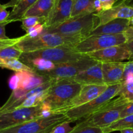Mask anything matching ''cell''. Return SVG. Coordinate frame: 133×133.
<instances>
[{
    "instance_id": "8fae6325",
    "label": "cell",
    "mask_w": 133,
    "mask_h": 133,
    "mask_svg": "<svg viewBox=\"0 0 133 133\" xmlns=\"http://www.w3.org/2000/svg\"><path fill=\"white\" fill-rule=\"evenodd\" d=\"M98 62H99L91 59L87 56L86 58L73 62L56 64L54 68L44 72L42 75H47L50 77L54 78L57 80L72 79L80 72L89 68Z\"/></svg>"
},
{
    "instance_id": "4fadbf2b",
    "label": "cell",
    "mask_w": 133,
    "mask_h": 133,
    "mask_svg": "<svg viewBox=\"0 0 133 133\" xmlns=\"http://www.w3.org/2000/svg\"><path fill=\"white\" fill-rule=\"evenodd\" d=\"M74 0H55L46 23V27H55L71 18Z\"/></svg>"
},
{
    "instance_id": "4316f807",
    "label": "cell",
    "mask_w": 133,
    "mask_h": 133,
    "mask_svg": "<svg viewBox=\"0 0 133 133\" xmlns=\"http://www.w3.org/2000/svg\"><path fill=\"white\" fill-rule=\"evenodd\" d=\"M46 18H39V17H27L21 19L22 28L24 31H27L29 29L38 24H45L46 23Z\"/></svg>"
},
{
    "instance_id": "cb8c5ba5",
    "label": "cell",
    "mask_w": 133,
    "mask_h": 133,
    "mask_svg": "<svg viewBox=\"0 0 133 133\" xmlns=\"http://www.w3.org/2000/svg\"><path fill=\"white\" fill-rule=\"evenodd\" d=\"M22 51L15 45L0 49V64L12 58H20Z\"/></svg>"
},
{
    "instance_id": "7a4b0ae2",
    "label": "cell",
    "mask_w": 133,
    "mask_h": 133,
    "mask_svg": "<svg viewBox=\"0 0 133 133\" xmlns=\"http://www.w3.org/2000/svg\"><path fill=\"white\" fill-rule=\"evenodd\" d=\"M86 38L82 35H66L58 33H44L33 38H28L23 35L15 45L22 53L58 47L75 48Z\"/></svg>"
},
{
    "instance_id": "6da1fadb",
    "label": "cell",
    "mask_w": 133,
    "mask_h": 133,
    "mask_svg": "<svg viewBox=\"0 0 133 133\" xmlns=\"http://www.w3.org/2000/svg\"><path fill=\"white\" fill-rule=\"evenodd\" d=\"M82 85L72 79L57 80L49 88L43 102L48 112H66L80 92Z\"/></svg>"
},
{
    "instance_id": "9a60e30c",
    "label": "cell",
    "mask_w": 133,
    "mask_h": 133,
    "mask_svg": "<svg viewBox=\"0 0 133 133\" xmlns=\"http://www.w3.org/2000/svg\"><path fill=\"white\" fill-rule=\"evenodd\" d=\"M126 62H108L102 63L104 83L107 86L121 84L123 77Z\"/></svg>"
},
{
    "instance_id": "d590c367",
    "label": "cell",
    "mask_w": 133,
    "mask_h": 133,
    "mask_svg": "<svg viewBox=\"0 0 133 133\" xmlns=\"http://www.w3.org/2000/svg\"><path fill=\"white\" fill-rule=\"evenodd\" d=\"M123 46L128 49L130 53V60L133 59V41L130 42H126L123 44Z\"/></svg>"
},
{
    "instance_id": "ba28073f",
    "label": "cell",
    "mask_w": 133,
    "mask_h": 133,
    "mask_svg": "<svg viewBox=\"0 0 133 133\" xmlns=\"http://www.w3.org/2000/svg\"><path fill=\"white\" fill-rule=\"evenodd\" d=\"M121 85L122 84L108 86L106 90L99 97L87 103L70 109L66 111L65 114L71 122L87 118L112 99L117 97Z\"/></svg>"
},
{
    "instance_id": "ac0fdd59",
    "label": "cell",
    "mask_w": 133,
    "mask_h": 133,
    "mask_svg": "<svg viewBox=\"0 0 133 133\" xmlns=\"http://www.w3.org/2000/svg\"><path fill=\"white\" fill-rule=\"evenodd\" d=\"M129 26L130 19H116L95 27L89 36L123 33Z\"/></svg>"
},
{
    "instance_id": "1f68e13d",
    "label": "cell",
    "mask_w": 133,
    "mask_h": 133,
    "mask_svg": "<svg viewBox=\"0 0 133 133\" xmlns=\"http://www.w3.org/2000/svg\"><path fill=\"white\" fill-rule=\"evenodd\" d=\"M120 0H99L101 5L102 11L110 9L114 6L115 3Z\"/></svg>"
},
{
    "instance_id": "d6986e66",
    "label": "cell",
    "mask_w": 133,
    "mask_h": 133,
    "mask_svg": "<svg viewBox=\"0 0 133 133\" xmlns=\"http://www.w3.org/2000/svg\"><path fill=\"white\" fill-rule=\"evenodd\" d=\"M55 0H37L27 11L25 13L23 18L27 17H39L48 18Z\"/></svg>"
},
{
    "instance_id": "836d02e7",
    "label": "cell",
    "mask_w": 133,
    "mask_h": 133,
    "mask_svg": "<svg viewBox=\"0 0 133 133\" xmlns=\"http://www.w3.org/2000/svg\"><path fill=\"white\" fill-rule=\"evenodd\" d=\"M123 33L126 38V42L133 41V25L129 26Z\"/></svg>"
},
{
    "instance_id": "83f0119b",
    "label": "cell",
    "mask_w": 133,
    "mask_h": 133,
    "mask_svg": "<svg viewBox=\"0 0 133 133\" xmlns=\"http://www.w3.org/2000/svg\"><path fill=\"white\" fill-rule=\"evenodd\" d=\"M133 77V59L129 60L128 62H126L125 71H124L123 77L121 84L125 83L129 79Z\"/></svg>"
},
{
    "instance_id": "60d3db41",
    "label": "cell",
    "mask_w": 133,
    "mask_h": 133,
    "mask_svg": "<svg viewBox=\"0 0 133 133\" xmlns=\"http://www.w3.org/2000/svg\"><path fill=\"white\" fill-rule=\"evenodd\" d=\"M132 5V6H133V5Z\"/></svg>"
},
{
    "instance_id": "f35d334b",
    "label": "cell",
    "mask_w": 133,
    "mask_h": 133,
    "mask_svg": "<svg viewBox=\"0 0 133 133\" xmlns=\"http://www.w3.org/2000/svg\"><path fill=\"white\" fill-rule=\"evenodd\" d=\"M132 1V0H120V2L122 1V2H124L125 4H126V5H129Z\"/></svg>"
},
{
    "instance_id": "3957f363",
    "label": "cell",
    "mask_w": 133,
    "mask_h": 133,
    "mask_svg": "<svg viewBox=\"0 0 133 133\" xmlns=\"http://www.w3.org/2000/svg\"><path fill=\"white\" fill-rule=\"evenodd\" d=\"M52 77L40 75L34 71H22L16 72L9 80V85L13 92L5 103L0 107V113L18 101L31 90L49 81Z\"/></svg>"
},
{
    "instance_id": "5b68a950",
    "label": "cell",
    "mask_w": 133,
    "mask_h": 133,
    "mask_svg": "<svg viewBox=\"0 0 133 133\" xmlns=\"http://www.w3.org/2000/svg\"><path fill=\"white\" fill-rule=\"evenodd\" d=\"M70 122L65 112L50 113L16 126L0 130V133H50L56 127Z\"/></svg>"
},
{
    "instance_id": "603a6c76",
    "label": "cell",
    "mask_w": 133,
    "mask_h": 133,
    "mask_svg": "<svg viewBox=\"0 0 133 133\" xmlns=\"http://www.w3.org/2000/svg\"><path fill=\"white\" fill-rule=\"evenodd\" d=\"M0 68L13 70L15 72L22 71H33L31 68L25 64L19 58H12L0 64Z\"/></svg>"
},
{
    "instance_id": "f1b7e54d",
    "label": "cell",
    "mask_w": 133,
    "mask_h": 133,
    "mask_svg": "<svg viewBox=\"0 0 133 133\" xmlns=\"http://www.w3.org/2000/svg\"><path fill=\"white\" fill-rule=\"evenodd\" d=\"M70 122H66L55 127L50 133H69L73 130V127L70 126Z\"/></svg>"
},
{
    "instance_id": "277c9868",
    "label": "cell",
    "mask_w": 133,
    "mask_h": 133,
    "mask_svg": "<svg viewBox=\"0 0 133 133\" xmlns=\"http://www.w3.org/2000/svg\"><path fill=\"white\" fill-rule=\"evenodd\" d=\"M87 55L76 50L74 48L58 47L22 53L19 59L22 62L41 59L55 64L73 62L86 58Z\"/></svg>"
},
{
    "instance_id": "52a82bcc",
    "label": "cell",
    "mask_w": 133,
    "mask_h": 133,
    "mask_svg": "<svg viewBox=\"0 0 133 133\" xmlns=\"http://www.w3.org/2000/svg\"><path fill=\"white\" fill-rule=\"evenodd\" d=\"M99 20L95 14L70 18L55 27H46L44 33H58L66 35H82L87 38L97 27Z\"/></svg>"
},
{
    "instance_id": "7c38bea8",
    "label": "cell",
    "mask_w": 133,
    "mask_h": 133,
    "mask_svg": "<svg viewBox=\"0 0 133 133\" xmlns=\"http://www.w3.org/2000/svg\"><path fill=\"white\" fill-rule=\"evenodd\" d=\"M91 59L101 62H121L125 60H130V53L123 45L110 47L96 51L86 53Z\"/></svg>"
},
{
    "instance_id": "74e56055",
    "label": "cell",
    "mask_w": 133,
    "mask_h": 133,
    "mask_svg": "<svg viewBox=\"0 0 133 133\" xmlns=\"http://www.w3.org/2000/svg\"><path fill=\"white\" fill-rule=\"evenodd\" d=\"M121 133H133V129H126L120 131Z\"/></svg>"
},
{
    "instance_id": "e575fe53",
    "label": "cell",
    "mask_w": 133,
    "mask_h": 133,
    "mask_svg": "<svg viewBox=\"0 0 133 133\" xmlns=\"http://www.w3.org/2000/svg\"><path fill=\"white\" fill-rule=\"evenodd\" d=\"M9 23L8 22L0 23V40H7L9 38L8 36H7L6 33H5V27Z\"/></svg>"
},
{
    "instance_id": "d4e9b609",
    "label": "cell",
    "mask_w": 133,
    "mask_h": 133,
    "mask_svg": "<svg viewBox=\"0 0 133 133\" xmlns=\"http://www.w3.org/2000/svg\"><path fill=\"white\" fill-rule=\"evenodd\" d=\"M117 96H121L129 102H133V77L122 83Z\"/></svg>"
},
{
    "instance_id": "d6a6232c",
    "label": "cell",
    "mask_w": 133,
    "mask_h": 133,
    "mask_svg": "<svg viewBox=\"0 0 133 133\" xmlns=\"http://www.w3.org/2000/svg\"><path fill=\"white\" fill-rule=\"evenodd\" d=\"M10 14V12L7 10L4 5L0 4V23L7 22Z\"/></svg>"
},
{
    "instance_id": "9c48e42d",
    "label": "cell",
    "mask_w": 133,
    "mask_h": 133,
    "mask_svg": "<svg viewBox=\"0 0 133 133\" xmlns=\"http://www.w3.org/2000/svg\"><path fill=\"white\" fill-rule=\"evenodd\" d=\"M50 113L47 111L43 104L33 107L19 108L1 113L0 114V130L16 126Z\"/></svg>"
},
{
    "instance_id": "e0dca14e",
    "label": "cell",
    "mask_w": 133,
    "mask_h": 133,
    "mask_svg": "<svg viewBox=\"0 0 133 133\" xmlns=\"http://www.w3.org/2000/svg\"><path fill=\"white\" fill-rule=\"evenodd\" d=\"M72 79L81 85L105 84L103 80L101 62H98L89 68L80 72Z\"/></svg>"
},
{
    "instance_id": "484cf974",
    "label": "cell",
    "mask_w": 133,
    "mask_h": 133,
    "mask_svg": "<svg viewBox=\"0 0 133 133\" xmlns=\"http://www.w3.org/2000/svg\"><path fill=\"white\" fill-rule=\"evenodd\" d=\"M69 133H107V132L105 128L91 127L79 123L73 127L72 131Z\"/></svg>"
},
{
    "instance_id": "ab89813d",
    "label": "cell",
    "mask_w": 133,
    "mask_h": 133,
    "mask_svg": "<svg viewBox=\"0 0 133 133\" xmlns=\"http://www.w3.org/2000/svg\"><path fill=\"white\" fill-rule=\"evenodd\" d=\"M130 25H133V17L130 19Z\"/></svg>"
},
{
    "instance_id": "5bb4252c",
    "label": "cell",
    "mask_w": 133,
    "mask_h": 133,
    "mask_svg": "<svg viewBox=\"0 0 133 133\" xmlns=\"http://www.w3.org/2000/svg\"><path fill=\"white\" fill-rule=\"evenodd\" d=\"M95 15L99 20L97 26L116 19H130L133 17V6L121 1L110 9L95 13Z\"/></svg>"
},
{
    "instance_id": "2e32d148",
    "label": "cell",
    "mask_w": 133,
    "mask_h": 133,
    "mask_svg": "<svg viewBox=\"0 0 133 133\" xmlns=\"http://www.w3.org/2000/svg\"><path fill=\"white\" fill-rule=\"evenodd\" d=\"M108 86L106 84H85L82 85L80 92L71 103L72 108L86 104L104 93Z\"/></svg>"
},
{
    "instance_id": "8d00e7d4",
    "label": "cell",
    "mask_w": 133,
    "mask_h": 133,
    "mask_svg": "<svg viewBox=\"0 0 133 133\" xmlns=\"http://www.w3.org/2000/svg\"><path fill=\"white\" fill-rule=\"evenodd\" d=\"M20 0H10L8 3L4 4V6H5V7L6 8V9L9 7L14 8V6L20 2Z\"/></svg>"
},
{
    "instance_id": "ffe728a7",
    "label": "cell",
    "mask_w": 133,
    "mask_h": 133,
    "mask_svg": "<svg viewBox=\"0 0 133 133\" xmlns=\"http://www.w3.org/2000/svg\"><path fill=\"white\" fill-rule=\"evenodd\" d=\"M95 0H74L71 18L96 13Z\"/></svg>"
},
{
    "instance_id": "44dd1931",
    "label": "cell",
    "mask_w": 133,
    "mask_h": 133,
    "mask_svg": "<svg viewBox=\"0 0 133 133\" xmlns=\"http://www.w3.org/2000/svg\"><path fill=\"white\" fill-rule=\"evenodd\" d=\"M37 0H20L10 12L7 22L9 23L21 21L25 13Z\"/></svg>"
},
{
    "instance_id": "4dcf8cb0",
    "label": "cell",
    "mask_w": 133,
    "mask_h": 133,
    "mask_svg": "<svg viewBox=\"0 0 133 133\" xmlns=\"http://www.w3.org/2000/svg\"><path fill=\"white\" fill-rule=\"evenodd\" d=\"M133 115V102H129L120 114V118Z\"/></svg>"
},
{
    "instance_id": "8992f818",
    "label": "cell",
    "mask_w": 133,
    "mask_h": 133,
    "mask_svg": "<svg viewBox=\"0 0 133 133\" xmlns=\"http://www.w3.org/2000/svg\"><path fill=\"white\" fill-rule=\"evenodd\" d=\"M129 101L121 96L111 100L83 121L80 122L85 125L99 128H107L120 119V114Z\"/></svg>"
},
{
    "instance_id": "f546056e",
    "label": "cell",
    "mask_w": 133,
    "mask_h": 133,
    "mask_svg": "<svg viewBox=\"0 0 133 133\" xmlns=\"http://www.w3.org/2000/svg\"><path fill=\"white\" fill-rule=\"evenodd\" d=\"M22 36L15 38H9L7 40H0V49L7 47L15 45L22 39Z\"/></svg>"
},
{
    "instance_id": "7402d4cb",
    "label": "cell",
    "mask_w": 133,
    "mask_h": 133,
    "mask_svg": "<svg viewBox=\"0 0 133 133\" xmlns=\"http://www.w3.org/2000/svg\"><path fill=\"white\" fill-rule=\"evenodd\" d=\"M126 129H133V115L120 118L109 127L105 128V129L107 133H110L113 131H120Z\"/></svg>"
},
{
    "instance_id": "30bf717a",
    "label": "cell",
    "mask_w": 133,
    "mask_h": 133,
    "mask_svg": "<svg viewBox=\"0 0 133 133\" xmlns=\"http://www.w3.org/2000/svg\"><path fill=\"white\" fill-rule=\"evenodd\" d=\"M126 42V38L123 33L91 35L81 41L74 49L80 53L86 54L110 47L123 45Z\"/></svg>"
}]
</instances>
